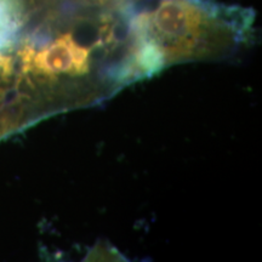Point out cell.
I'll use <instances>...</instances> for the list:
<instances>
[{
  "mask_svg": "<svg viewBox=\"0 0 262 262\" xmlns=\"http://www.w3.org/2000/svg\"><path fill=\"white\" fill-rule=\"evenodd\" d=\"M153 24L164 40L188 44L199 32L202 16L199 10L182 0H164L156 10Z\"/></svg>",
  "mask_w": 262,
  "mask_h": 262,
  "instance_id": "cell-1",
  "label": "cell"
},
{
  "mask_svg": "<svg viewBox=\"0 0 262 262\" xmlns=\"http://www.w3.org/2000/svg\"><path fill=\"white\" fill-rule=\"evenodd\" d=\"M8 63H9L8 58H5L3 55H0V71H4Z\"/></svg>",
  "mask_w": 262,
  "mask_h": 262,
  "instance_id": "cell-3",
  "label": "cell"
},
{
  "mask_svg": "<svg viewBox=\"0 0 262 262\" xmlns=\"http://www.w3.org/2000/svg\"><path fill=\"white\" fill-rule=\"evenodd\" d=\"M25 56L32 60L33 66L38 70L49 73H60L71 71L74 67H81L86 57V51L74 42L71 35H63L40 52L34 55L28 49Z\"/></svg>",
  "mask_w": 262,
  "mask_h": 262,
  "instance_id": "cell-2",
  "label": "cell"
}]
</instances>
